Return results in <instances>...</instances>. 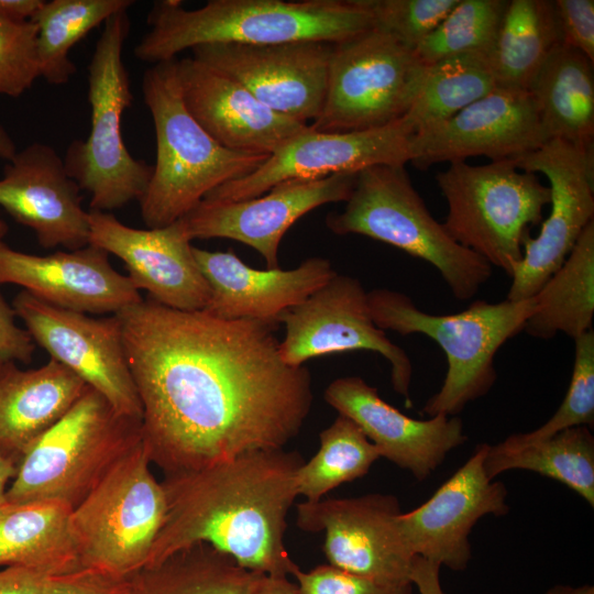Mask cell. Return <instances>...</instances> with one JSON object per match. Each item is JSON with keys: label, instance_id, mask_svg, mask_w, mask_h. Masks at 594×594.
<instances>
[{"label": "cell", "instance_id": "6da1fadb", "mask_svg": "<svg viewBox=\"0 0 594 594\" xmlns=\"http://www.w3.org/2000/svg\"><path fill=\"white\" fill-rule=\"evenodd\" d=\"M114 315L142 405V442L165 475L283 449L298 435L311 376L282 360L277 326L148 297Z\"/></svg>", "mask_w": 594, "mask_h": 594}, {"label": "cell", "instance_id": "7a4b0ae2", "mask_svg": "<svg viewBox=\"0 0 594 594\" xmlns=\"http://www.w3.org/2000/svg\"><path fill=\"white\" fill-rule=\"evenodd\" d=\"M302 463L296 451L257 450L165 475V519L144 568L207 543L246 570L288 578L298 565L285 548L286 517Z\"/></svg>", "mask_w": 594, "mask_h": 594}, {"label": "cell", "instance_id": "3957f363", "mask_svg": "<svg viewBox=\"0 0 594 594\" xmlns=\"http://www.w3.org/2000/svg\"><path fill=\"white\" fill-rule=\"evenodd\" d=\"M147 25L134 55L151 64L208 44H334L374 28L363 0H210L193 10L163 0L153 6Z\"/></svg>", "mask_w": 594, "mask_h": 594}, {"label": "cell", "instance_id": "277c9868", "mask_svg": "<svg viewBox=\"0 0 594 594\" xmlns=\"http://www.w3.org/2000/svg\"><path fill=\"white\" fill-rule=\"evenodd\" d=\"M176 66L177 58L153 64L142 79L156 139L151 180L139 201L151 229L185 217L211 190L251 174L270 156L231 151L215 141L187 110Z\"/></svg>", "mask_w": 594, "mask_h": 594}, {"label": "cell", "instance_id": "5b68a950", "mask_svg": "<svg viewBox=\"0 0 594 594\" xmlns=\"http://www.w3.org/2000/svg\"><path fill=\"white\" fill-rule=\"evenodd\" d=\"M374 323L382 330L407 336L420 333L437 342L447 356L440 389L421 413L458 416L464 407L494 386V359L508 340L524 331L536 306L534 297L499 302L476 300L463 311L433 315L420 310L407 295L387 288L367 293Z\"/></svg>", "mask_w": 594, "mask_h": 594}, {"label": "cell", "instance_id": "8992f818", "mask_svg": "<svg viewBox=\"0 0 594 594\" xmlns=\"http://www.w3.org/2000/svg\"><path fill=\"white\" fill-rule=\"evenodd\" d=\"M326 224L336 234L365 235L429 263L459 300L474 297L492 276L493 267L433 218L405 165L360 170L344 209L330 212Z\"/></svg>", "mask_w": 594, "mask_h": 594}, {"label": "cell", "instance_id": "52a82bcc", "mask_svg": "<svg viewBox=\"0 0 594 594\" xmlns=\"http://www.w3.org/2000/svg\"><path fill=\"white\" fill-rule=\"evenodd\" d=\"M142 441V421L118 413L87 387L69 410L23 454L4 501L77 506Z\"/></svg>", "mask_w": 594, "mask_h": 594}, {"label": "cell", "instance_id": "ba28073f", "mask_svg": "<svg viewBox=\"0 0 594 594\" xmlns=\"http://www.w3.org/2000/svg\"><path fill=\"white\" fill-rule=\"evenodd\" d=\"M128 11L110 16L96 43L88 66L90 131L68 146L64 160L69 176L90 195L92 211L110 212L140 201L153 166L133 157L122 138V114L132 102L122 59L130 32Z\"/></svg>", "mask_w": 594, "mask_h": 594}, {"label": "cell", "instance_id": "9c48e42d", "mask_svg": "<svg viewBox=\"0 0 594 594\" xmlns=\"http://www.w3.org/2000/svg\"><path fill=\"white\" fill-rule=\"evenodd\" d=\"M436 180L448 206L443 227L449 235L509 276L530 227L542 222L549 186L510 160L452 162Z\"/></svg>", "mask_w": 594, "mask_h": 594}, {"label": "cell", "instance_id": "30bf717a", "mask_svg": "<svg viewBox=\"0 0 594 594\" xmlns=\"http://www.w3.org/2000/svg\"><path fill=\"white\" fill-rule=\"evenodd\" d=\"M141 441L69 515L80 568L129 579L147 562L166 514L163 485Z\"/></svg>", "mask_w": 594, "mask_h": 594}, {"label": "cell", "instance_id": "8fae6325", "mask_svg": "<svg viewBox=\"0 0 594 594\" xmlns=\"http://www.w3.org/2000/svg\"><path fill=\"white\" fill-rule=\"evenodd\" d=\"M426 73L415 50L376 28L334 43L323 105L309 127L352 132L391 125L410 109Z\"/></svg>", "mask_w": 594, "mask_h": 594}, {"label": "cell", "instance_id": "7c38bea8", "mask_svg": "<svg viewBox=\"0 0 594 594\" xmlns=\"http://www.w3.org/2000/svg\"><path fill=\"white\" fill-rule=\"evenodd\" d=\"M520 169L542 173L550 183V213L537 238L522 240V257L510 272L507 299L531 298L564 263L585 227L594 221V147L549 140L513 160Z\"/></svg>", "mask_w": 594, "mask_h": 594}, {"label": "cell", "instance_id": "4fadbf2b", "mask_svg": "<svg viewBox=\"0 0 594 594\" xmlns=\"http://www.w3.org/2000/svg\"><path fill=\"white\" fill-rule=\"evenodd\" d=\"M279 323L285 326V337L278 351L286 364L301 366L310 359L338 352L378 353L389 362L394 391L410 407L411 361L374 323L367 292L358 278L336 273L307 299L286 310Z\"/></svg>", "mask_w": 594, "mask_h": 594}, {"label": "cell", "instance_id": "5bb4252c", "mask_svg": "<svg viewBox=\"0 0 594 594\" xmlns=\"http://www.w3.org/2000/svg\"><path fill=\"white\" fill-rule=\"evenodd\" d=\"M296 510L298 528L324 531L322 549L330 565L382 584H411L414 556L399 529L403 512L395 495L305 501Z\"/></svg>", "mask_w": 594, "mask_h": 594}, {"label": "cell", "instance_id": "9a60e30c", "mask_svg": "<svg viewBox=\"0 0 594 594\" xmlns=\"http://www.w3.org/2000/svg\"><path fill=\"white\" fill-rule=\"evenodd\" d=\"M12 307L36 345L101 394L120 414L142 421V405L118 317L92 318L50 305L25 290Z\"/></svg>", "mask_w": 594, "mask_h": 594}, {"label": "cell", "instance_id": "2e32d148", "mask_svg": "<svg viewBox=\"0 0 594 594\" xmlns=\"http://www.w3.org/2000/svg\"><path fill=\"white\" fill-rule=\"evenodd\" d=\"M410 139L399 121L381 129L352 132H319L308 125L254 172L217 187L204 199L245 200L288 180L359 173L375 165H405L410 161Z\"/></svg>", "mask_w": 594, "mask_h": 594}, {"label": "cell", "instance_id": "e0dca14e", "mask_svg": "<svg viewBox=\"0 0 594 594\" xmlns=\"http://www.w3.org/2000/svg\"><path fill=\"white\" fill-rule=\"evenodd\" d=\"M331 43L208 44L191 56L237 80L274 112L307 124L322 108Z\"/></svg>", "mask_w": 594, "mask_h": 594}, {"label": "cell", "instance_id": "ac0fdd59", "mask_svg": "<svg viewBox=\"0 0 594 594\" xmlns=\"http://www.w3.org/2000/svg\"><path fill=\"white\" fill-rule=\"evenodd\" d=\"M548 141L529 91L495 88L447 121L410 139V161L426 170L443 162L521 157Z\"/></svg>", "mask_w": 594, "mask_h": 594}, {"label": "cell", "instance_id": "d6986e66", "mask_svg": "<svg viewBox=\"0 0 594 594\" xmlns=\"http://www.w3.org/2000/svg\"><path fill=\"white\" fill-rule=\"evenodd\" d=\"M487 447L477 444L430 498L399 515V529L413 556L462 572L472 557L469 537L476 522L487 515L509 513L505 484L485 472Z\"/></svg>", "mask_w": 594, "mask_h": 594}, {"label": "cell", "instance_id": "ffe728a7", "mask_svg": "<svg viewBox=\"0 0 594 594\" xmlns=\"http://www.w3.org/2000/svg\"><path fill=\"white\" fill-rule=\"evenodd\" d=\"M356 174L288 180L245 200L202 199L182 219L191 241L213 238L235 240L257 251L267 268H278V249L286 231L299 218L321 205L345 202Z\"/></svg>", "mask_w": 594, "mask_h": 594}, {"label": "cell", "instance_id": "44dd1931", "mask_svg": "<svg viewBox=\"0 0 594 594\" xmlns=\"http://www.w3.org/2000/svg\"><path fill=\"white\" fill-rule=\"evenodd\" d=\"M89 223V244L119 257L139 292L168 308L204 310L209 286L182 218L162 228L135 229L111 212L90 210Z\"/></svg>", "mask_w": 594, "mask_h": 594}, {"label": "cell", "instance_id": "7402d4cb", "mask_svg": "<svg viewBox=\"0 0 594 594\" xmlns=\"http://www.w3.org/2000/svg\"><path fill=\"white\" fill-rule=\"evenodd\" d=\"M323 397L339 415L358 425L381 458L407 470L419 482L468 441L458 416L436 415L426 420L408 417L360 376L336 378Z\"/></svg>", "mask_w": 594, "mask_h": 594}, {"label": "cell", "instance_id": "603a6c76", "mask_svg": "<svg viewBox=\"0 0 594 594\" xmlns=\"http://www.w3.org/2000/svg\"><path fill=\"white\" fill-rule=\"evenodd\" d=\"M23 287L32 296L82 314H117L143 298L109 254L88 244L47 255L24 253L0 240V285Z\"/></svg>", "mask_w": 594, "mask_h": 594}, {"label": "cell", "instance_id": "cb8c5ba5", "mask_svg": "<svg viewBox=\"0 0 594 594\" xmlns=\"http://www.w3.org/2000/svg\"><path fill=\"white\" fill-rule=\"evenodd\" d=\"M63 157L47 144L32 143L7 161L0 178V207L33 230L44 249L76 250L89 244V211Z\"/></svg>", "mask_w": 594, "mask_h": 594}, {"label": "cell", "instance_id": "d4e9b609", "mask_svg": "<svg viewBox=\"0 0 594 594\" xmlns=\"http://www.w3.org/2000/svg\"><path fill=\"white\" fill-rule=\"evenodd\" d=\"M197 264L209 286L202 311L223 320H252L278 326L282 315L302 302L337 272L328 258L314 256L293 270H257L231 250L194 246Z\"/></svg>", "mask_w": 594, "mask_h": 594}, {"label": "cell", "instance_id": "484cf974", "mask_svg": "<svg viewBox=\"0 0 594 594\" xmlns=\"http://www.w3.org/2000/svg\"><path fill=\"white\" fill-rule=\"evenodd\" d=\"M176 68L187 110L226 148L271 155L309 125L274 112L237 80L194 56L177 59Z\"/></svg>", "mask_w": 594, "mask_h": 594}, {"label": "cell", "instance_id": "4316f807", "mask_svg": "<svg viewBox=\"0 0 594 594\" xmlns=\"http://www.w3.org/2000/svg\"><path fill=\"white\" fill-rule=\"evenodd\" d=\"M88 386L70 370L50 359L36 369L15 362L0 365V448L21 460Z\"/></svg>", "mask_w": 594, "mask_h": 594}, {"label": "cell", "instance_id": "83f0119b", "mask_svg": "<svg viewBox=\"0 0 594 594\" xmlns=\"http://www.w3.org/2000/svg\"><path fill=\"white\" fill-rule=\"evenodd\" d=\"M528 91L548 141L594 147V73L586 56L562 43L549 55Z\"/></svg>", "mask_w": 594, "mask_h": 594}, {"label": "cell", "instance_id": "f1b7e54d", "mask_svg": "<svg viewBox=\"0 0 594 594\" xmlns=\"http://www.w3.org/2000/svg\"><path fill=\"white\" fill-rule=\"evenodd\" d=\"M72 507L55 501L0 503V566L55 575L80 568L69 530Z\"/></svg>", "mask_w": 594, "mask_h": 594}, {"label": "cell", "instance_id": "f546056e", "mask_svg": "<svg viewBox=\"0 0 594 594\" xmlns=\"http://www.w3.org/2000/svg\"><path fill=\"white\" fill-rule=\"evenodd\" d=\"M561 44L553 1H508L487 57L496 88L528 91L549 55Z\"/></svg>", "mask_w": 594, "mask_h": 594}, {"label": "cell", "instance_id": "4dcf8cb0", "mask_svg": "<svg viewBox=\"0 0 594 594\" xmlns=\"http://www.w3.org/2000/svg\"><path fill=\"white\" fill-rule=\"evenodd\" d=\"M535 310L524 331L549 340L559 332L573 340L592 329L594 317V221L590 222L564 263L532 296Z\"/></svg>", "mask_w": 594, "mask_h": 594}, {"label": "cell", "instance_id": "1f68e13d", "mask_svg": "<svg viewBox=\"0 0 594 594\" xmlns=\"http://www.w3.org/2000/svg\"><path fill=\"white\" fill-rule=\"evenodd\" d=\"M264 575L198 543L136 572L125 594H253Z\"/></svg>", "mask_w": 594, "mask_h": 594}, {"label": "cell", "instance_id": "d6a6232c", "mask_svg": "<svg viewBox=\"0 0 594 594\" xmlns=\"http://www.w3.org/2000/svg\"><path fill=\"white\" fill-rule=\"evenodd\" d=\"M586 426L562 430L547 439L506 449L487 447L484 469L491 480L510 470H526L558 481L594 507V436Z\"/></svg>", "mask_w": 594, "mask_h": 594}, {"label": "cell", "instance_id": "836d02e7", "mask_svg": "<svg viewBox=\"0 0 594 594\" xmlns=\"http://www.w3.org/2000/svg\"><path fill=\"white\" fill-rule=\"evenodd\" d=\"M495 88L486 56L444 58L427 67L420 91L399 123L413 136L449 120Z\"/></svg>", "mask_w": 594, "mask_h": 594}, {"label": "cell", "instance_id": "e575fe53", "mask_svg": "<svg viewBox=\"0 0 594 594\" xmlns=\"http://www.w3.org/2000/svg\"><path fill=\"white\" fill-rule=\"evenodd\" d=\"M133 0L45 1L32 21L37 28L40 77L64 85L76 73L69 58L74 45L116 13L128 11Z\"/></svg>", "mask_w": 594, "mask_h": 594}, {"label": "cell", "instance_id": "d590c367", "mask_svg": "<svg viewBox=\"0 0 594 594\" xmlns=\"http://www.w3.org/2000/svg\"><path fill=\"white\" fill-rule=\"evenodd\" d=\"M317 453L296 473L298 495L318 502L341 484L363 477L381 459L376 447L350 418L338 415L319 435Z\"/></svg>", "mask_w": 594, "mask_h": 594}, {"label": "cell", "instance_id": "8d00e7d4", "mask_svg": "<svg viewBox=\"0 0 594 594\" xmlns=\"http://www.w3.org/2000/svg\"><path fill=\"white\" fill-rule=\"evenodd\" d=\"M508 0H459L441 23L415 48L425 66L461 54L488 57Z\"/></svg>", "mask_w": 594, "mask_h": 594}, {"label": "cell", "instance_id": "74e56055", "mask_svg": "<svg viewBox=\"0 0 594 594\" xmlns=\"http://www.w3.org/2000/svg\"><path fill=\"white\" fill-rule=\"evenodd\" d=\"M574 363L565 396L557 411L540 427L529 432L514 433L498 444L516 449L547 439L562 430L594 426V332L593 329L574 339Z\"/></svg>", "mask_w": 594, "mask_h": 594}, {"label": "cell", "instance_id": "f35d334b", "mask_svg": "<svg viewBox=\"0 0 594 594\" xmlns=\"http://www.w3.org/2000/svg\"><path fill=\"white\" fill-rule=\"evenodd\" d=\"M374 28L415 50L459 0H363Z\"/></svg>", "mask_w": 594, "mask_h": 594}, {"label": "cell", "instance_id": "ab89813d", "mask_svg": "<svg viewBox=\"0 0 594 594\" xmlns=\"http://www.w3.org/2000/svg\"><path fill=\"white\" fill-rule=\"evenodd\" d=\"M37 28L0 15V94L20 97L40 77Z\"/></svg>", "mask_w": 594, "mask_h": 594}, {"label": "cell", "instance_id": "60d3db41", "mask_svg": "<svg viewBox=\"0 0 594 594\" xmlns=\"http://www.w3.org/2000/svg\"><path fill=\"white\" fill-rule=\"evenodd\" d=\"M292 575L296 579L297 594H413L414 586L387 585L344 572L330 564L310 571L297 566Z\"/></svg>", "mask_w": 594, "mask_h": 594}, {"label": "cell", "instance_id": "b9f144b4", "mask_svg": "<svg viewBox=\"0 0 594 594\" xmlns=\"http://www.w3.org/2000/svg\"><path fill=\"white\" fill-rule=\"evenodd\" d=\"M562 43L594 62V1L554 0Z\"/></svg>", "mask_w": 594, "mask_h": 594}, {"label": "cell", "instance_id": "7bdbcfd3", "mask_svg": "<svg viewBox=\"0 0 594 594\" xmlns=\"http://www.w3.org/2000/svg\"><path fill=\"white\" fill-rule=\"evenodd\" d=\"M129 579L88 568L52 575L46 594H125Z\"/></svg>", "mask_w": 594, "mask_h": 594}, {"label": "cell", "instance_id": "ee69618b", "mask_svg": "<svg viewBox=\"0 0 594 594\" xmlns=\"http://www.w3.org/2000/svg\"><path fill=\"white\" fill-rule=\"evenodd\" d=\"M15 311L0 294V365L8 362L31 363L36 344L26 329L16 324Z\"/></svg>", "mask_w": 594, "mask_h": 594}, {"label": "cell", "instance_id": "f6af8a7d", "mask_svg": "<svg viewBox=\"0 0 594 594\" xmlns=\"http://www.w3.org/2000/svg\"><path fill=\"white\" fill-rule=\"evenodd\" d=\"M52 574L26 566L0 571V594H46Z\"/></svg>", "mask_w": 594, "mask_h": 594}, {"label": "cell", "instance_id": "bcb514c9", "mask_svg": "<svg viewBox=\"0 0 594 594\" xmlns=\"http://www.w3.org/2000/svg\"><path fill=\"white\" fill-rule=\"evenodd\" d=\"M440 565L414 556L410 569V583L418 594H444L440 581Z\"/></svg>", "mask_w": 594, "mask_h": 594}, {"label": "cell", "instance_id": "7dc6e473", "mask_svg": "<svg viewBox=\"0 0 594 594\" xmlns=\"http://www.w3.org/2000/svg\"><path fill=\"white\" fill-rule=\"evenodd\" d=\"M45 1L43 0H0V15L14 21H32Z\"/></svg>", "mask_w": 594, "mask_h": 594}, {"label": "cell", "instance_id": "c3c4849f", "mask_svg": "<svg viewBox=\"0 0 594 594\" xmlns=\"http://www.w3.org/2000/svg\"><path fill=\"white\" fill-rule=\"evenodd\" d=\"M253 594H297L296 584L288 578H272L264 575Z\"/></svg>", "mask_w": 594, "mask_h": 594}, {"label": "cell", "instance_id": "681fc988", "mask_svg": "<svg viewBox=\"0 0 594 594\" xmlns=\"http://www.w3.org/2000/svg\"><path fill=\"white\" fill-rule=\"evenodd\" d=\"M19 463L20 460L6 453L0 448V503L3 501L8 487L18 472Z\"/></svg>", "mask_w": 594, "mask_h": 594}, {"label": "cell", "instance_id": "f907efd6", "mask_svg": "<svg viewBox=\"0 0 594 594\" xmlns=\"http://www.w3.org/2000/svg\"><path fill=\"white\" fill-rule=\"evenodd\" d=\"M543 594H594L592 584L568 585L557 584L549 587Z\"/></svg>", "mask_w": 594, "mask_h": 594}, {"label": "cell", "instance_id": "816d5d0a", "mask_svg": "<svg viewBox=\"0 0 594 594\" xmlns=\"http://www.w3.org/2000/svg\"><path fill=\"white\" fill-rule=\"evenodd\" d=\"M16 153L13 140L9 133L0 125V158L9 161Z\"/></svg>", "mask_w": 594, "mask_h": 594}, {"label": "cell", "instance_id": "f5cc1de1", "mask_svg": "<svg viewBox=\"0 0 594 594\" xmlns=\"http://www.w3.org/2000/svg\"><path fill=\"white\" fill-rule=\"evenodd\" d=\"M8 231V224L0 218V240L7 235Z\"/></svg>", "mask_w": 594, "mask_h": 594}]
</instances>
